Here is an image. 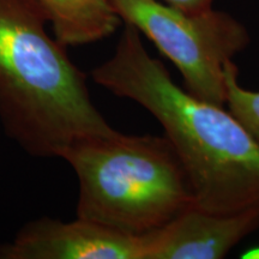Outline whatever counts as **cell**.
<instances>
[{"instance_id": "277c9868", "label": "cell", "mask_w": 259, "mask_h": 259, "mask_svg": "<svg viewBox=\"0 0 259 259\" xmlns=\"http://www.w3.org/2000/svg\"><path fill=\"white\" fill-rule=\"evenodd\" d=\"M121 21L144 34L177 66L191 95L225 106V65L250 45L247 29L218 10L187 14L157 0H112Z\"/></svg>"}, {"instance_id": "30bf717a", "label": "cell", "mask_w": 259, "mask_h": 259, "mask_svg": "<svg viewBox=\"0 0 259 259\" xmlns=\"http://www.w3.org/2000/svg\"><path fill=\"white\" fill-rule=\"evenodd\" d=\"M242 258H255V259H258L259 258V247H254V248H252V250L246 251L244 255H242Z\"/></svg>"}, {"instance_id": "6da1fadb", "label": "cell", "mask_w": 259, "mask_h": 259, "mask_svg": "<svg viewBox=\"0 0 259 259\" xmlns=\"http://www.w3.org/2000/svg\"><path fill=\"white\" fill-rule=\"evenodd\" d=\"M94 82L138 103L160 122L185 168L194 206L232 215L259 206V143L222 106L196 99L125 28L114 54L92 71Z\"/></svg>"}, {"instance_id": "52a82bcc", "label": "cell", "mask_w": 259, "mask_h": 259, "mask_svg": "<svg viewBox=\"0 0 259 259\" xmlns=\"http://www.w3.org/2000/svg\"><path fill=\"white\" fill-rule=\"evenodd\" d=\"M54 36L64 46H83L114 34L121 18L112 0H38Z\"/></svg>"}, {"instance_id": "5b68a950", "label": "cell", "mask_w": 259, "mask_h": 259, "mask_svg": "<svg viewBox=\"0 0 259 259\" xmlns=\"http://www.w3.org/2000/svg\"><path fill=\"white\" fill-rule=\"evenodd\" d=\"M149 233L130 234L79 218H41L0 245V259H147Z\"/></svg>"}, {"instance_id": "7a4b0ae2", "label": "cell", "mask_w": 259, "mask_h": 259, "mask_svg": "<svg viewBox=\"0 0 259 259\" xmlns=\"http://www.w3.org/2000/svg\"><path fill=\"white\" fill-rule=\"evenodd\" d=\"M46 23L38 0H0V121L25 153L61 158L77 141L115 130Z\"/></svg>"}, {"instance_id": "3957f363", "label": "cell", "mask_w": 259, "mask_h": 259, "mask_svg": "<svg viewBox=\"0 0 259 259\" xmlns=\"http://www.w3.org/2000/svg\"><path fill=\"white\" fill-rule=\"evenodd\" d=\"M61 158L78 178L79 219L143 235L194 206L185 168L164 135L115 130L77 141Z\"/></svg>"}, {"instance_id": "ba28073f", "label": "cell", "mask_w": 259, "mask_h": 259, "mask_svg": "<svg viewBox=\"0 0 259 259\" xmlns=\"http://www.w3.org/2000/svg\"><path fill=\"white\" fill-rule=\"evenodd\" d=\"M239 69L234 61L225 65L227 105L229 112L259 143V92L247 90L239 84Z\"/></svg>"}, {"instance_id": "9c48e42d", "label": "cell", "mask_w": 259, "mask_h": 259, "mask_svg": "<svg viewBox=\"0 0 259 259\" xmlns=\"http://www.w3.org/2000/svg\"><path fill=\"white\" fill-rule=\"evenodd\" d=\"M164 2L167 5L187 14H200L211 10L215 0H164Z\"/></svg>"}, {"instance_id": "8992f818", "label": "cell", "mask_w": 259, "mask_h": 259, "mask_svg": "<svg viewBox=\"0 0 259 259\" xmlns=\"http://www.w3.org/2000/svg\"><path fill=\"white\" fill-rule=\"evenodd\" d=\"M259 228V206L216 215L191 206L149 233L147 259H221Z\"/></svg>"}]
</instances>
